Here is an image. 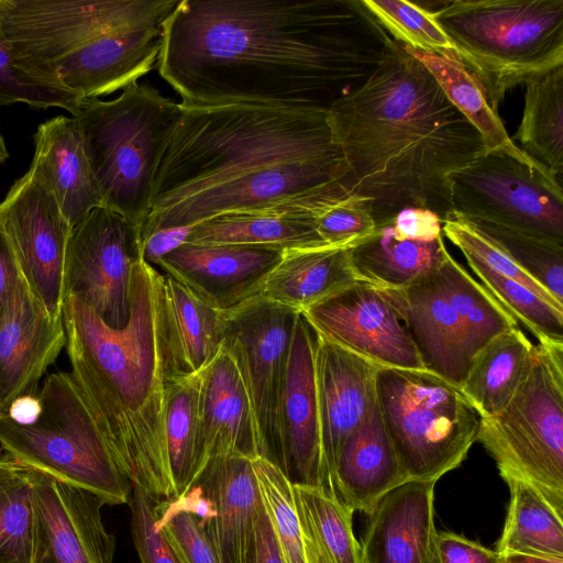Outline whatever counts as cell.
I'll return each mask as SVG.
<instances>
[{
	"instance_id": "cell-8",
	"label": "cell",
	"mask_w": 563,
	"mask_h": 563,
	"mask_svg": "<svg viewBox=\"0 0 563 563\" xmlns=\"http://www.w3.org/2000/svg\"><path fill=\"white\" fill-rule=\"evenodd\" d=\"M27 422L0 416V448L24 465L86 488L108 505L129 504L132 486L118 468L70 373L45 377Z\"/></svg>"
},
{
	"instance_id": "cell-38",
	"label": "cell",
	"mask_w": 563,
	"mask_h": 563,
	"mask_svg": "<svg viewBox=\"0 0 563 563\" xmlns=\"http://www.w3.org/2000/svg\"><path fill=\"white\" fill-rule=\"evenodd\" d=\"M32 545L30 466L0 448V563H31Z\"/></svg>"
},
{
	"instance_id": "cell-50",
	"label": "cell",
	"mask_w": 563,
	"mask_h": 563,
	"mask_svg": "<svg viewBox=\"0 0 563 563\" xmlns=\"http://www.w3.org/2000/svg\"><path fill=\"white\" fill-rule=\"evenodd\" d=\"M195 225L158 229L142 240V260L153 267L172 251L188 241Z\"/></svg>"
},
{
	"instance_id": "cell-21",
	"label": "cell",
	"mask_w": 563,
	"mask_h": 563,
	"mask_svg": "<svg viewBox=\"0 0 563 563\" xmlns=\"http://www.w3.org/2000/svg\"><path fill=\"white\" fill-rule=\"evenodd\" d=\"M283 252L263 246L184 243L165 255L156 269L224 311L255 295Z\"/></svg>"
},
{
	"instance_id": "cell-46",
	"label": "cell",
	"mask_w": 563,
	"mask_h": 563,
	"mask_svg": "<svg viewBox=\"0 0 563 563\" xmlns=\"http://www.w3.org/2000/svg\"><path fill=\"white\" fill-rule=\"evenodd\" d=\"M156 499L132 486L131 533L141 563H184L165 534L156 527Z\"/></svg>"
},
{
	"instance_id": "cell-20",
	"label": "cell",
	"mask_w": 563,
	"mask_h": 563,
	"mask_svg": "<svg viewBox=\"0 0 563 563\" xmlns=\"http://www.w3.org/2000/svg\"><path fill=\"white\" fill-rule=\"evenodd\" d=\"M201 519L221 563H242L262 495L253 460L210 459L180 497Z\"/></svg>"
},
{
	"instance_id": "cell-49",
	"label": "cell",
	"mask_w": 563,
	"mask_h": 563,
	"mask_svg": "<svg viewBox=\"0 0 563 563\" xmlns=\"http://www.w3.org/2000/svg\"><path fill=\"white\" fill-rule=\"evenodd\" d=\"M440 563H500V555L478 542L453 532H435Z\"/></svg>"
},
{
	"instance_id": "cell-48",
	"label": "cell",
	"mask_w": 563,
	"mask_h": 563,
	"mask_svg": "<svg viewBox=\"0 0 563 563\" xmlns=\"http://www.w3.org/2000/svg\"><path fill=\"white\" fill-rule=\"evenodd\" d=\"M387 223L400 240L431 242L443 238L441 219L428 209H402Z\"/></svg>"
},
{
	"instance_id": "cell-40",
	"label": "cell",
	"mask_w": 563,
	"mask_h": 563,
	"mask_svg": "<svg viewBox=\"0 0 563 563\" xmlns=\"http://www.w3.org/2000/svg\"><path fill=\"white\" fill-rule=\"evenodd\" d=\"M470 267L481 284L517 320L522 322L538 342L563 343V308H559L517 280L509 278L464 252Z\"/></svg>"
},
{
	"instance_id": "cell-41",
	"label": "cell",
	"mask_w": 563,
	"mask_h": 563,
	"mask_svg": "<svg viewBox=\"0 0 563 563\" xmlns=\"http://www.w3.org/2000/svg\"><path fill=\"white\" fill-rule=\"evenodd\" d=\"M467 221L563 303V243L492 222Z\"/></svg>"
},
{
	"instance_id": "cell-26",
	"label": "cell",
	"mask_w": 563,
	"mask_h": 563,
	"mask_svg": "<svg viewBox=\"0 0 563 563\" xmlns=\"http://www.w3.org/2000/svg\"><path fill=\"white\" fill-rule=\"evenodd\" d=\"M405 483L407 478L376 401L339 451L335 494L353 511L369 515L389 492Z\"/></svg>"
},
{
	"instance_id": "cell-3",
	"label": "cell",
	"mask_w": 563,
	"mask_h": 563,
	"mask_svg": "<svg viewBox=\"0 0 563 563\" xmlns=\"http://www.w3.org/2000/svg\"><path fill=\"white\" fill-rule=\"evenodd\" d=\"M327 118L347 166L343 180L369 201L376 225L406 208L452 218L451 174L485 153L477 130L393 37L373 74Z\"/></svg>"
},
{
	"instance_id": "cell-54",
	"label": "cell",
	"mask_w": 563,
	"mask_h": 563,
	"mask_svg": "<svg viewBox=\"0 0 563 563\" xmlns=\"http://www.w3.org/2000/svg\"><path fill=\"white\" fill-rule=\"evenodd\" d=\"M9 157V152L7 150V145L4 143V139L1 134L0 129V163H3Z\"/></svg>"
},
{
	"instance_id": "cell-17",
	"label": "cell",
	"mask_w": 563,
	"mask_h": 563,
	"mask_svg": "<svg viewBox=\"0 0 563 563\" xmlns=\"http://www.w3.org/2000/svg\"><path fill=\"white\" fill-rule=\"evenodd\" d=\"M317 333L299 313L276 410V465L291 484L320 486L321 439L314 373Z\"/></svg>"
},
{
	"instance_id": "cell-53",
	"label": "cell",
	"mask_w": 563,
	"mask_h": 563,
	"mask_svg": "<svg viewBox=\"0 0 563 563\" xmlns=\"http://www.w3.org/2000/svg\"><path fill=\"white\" fill-rule=\"evenodd\" d=\"M427 563H440L434 539H433L431 548H430L429 558H428Z\"/></svg>"
},
{
	"instance_id": "cell-24",
	"label": "cell",
	"mask_w": 563,
	"mask_h": 563,
	"mask_svg": "<svg viewBox=\"0 0 563 563\" xmlns=\"http://www.w3.org/2000/svg\"><path fill=\"white\" fill-rule=\"evenodd\" d=\"M439 264L401 289L405 323L424 369L460 388L472 355Z\"/></svg>"
},
{
	"instance_id": "cell-1",
	"label": "cell",
	"mask_w": 563,
	"mask_h": 563,
	"mask_svg": "<svg viewBox=\"0 0 563 563\" xmlns=\"http://www.w3.org/2000/svg\"><path fill=\"white\" fill-rule=\"evenodd\" d=\"M389 37L362 0H180L157 68L185 106L328 111L373 74Z\"/></svg>"
},
{
	"instance_id": "cell-23",
	"label": "cell",
	"mask_w": 563,
	"mask_h": 563,
	"mask_svg": "<svg viewBox=\"0 0 563 563\" xmlns=\"http://www.w3.org/2000/svg\"><path fill=\"white\" fill-rule=\"evenodd\" d=\"M330 191L318 187L260 210L224 213L196 224L186 243L263 246L278 250L330 246L314 219L329 206Z\"/></svg>"
},
{
	"instance_id": "cell-25",
	"label": "cell",
	"mask_w": 563,
	"mask_h": 563,
	"mask_svg": "<svg viewBox=\"0 0 563 563\" xmlns=\"http://www.w3.org/2000/svg\"><path fill=\"white\" fill-rule=\"evenodd\" d=\"M437 482H407L389 492L368 515L363 563H427L435 536Z\"/></svg>"
},
{
	"instance_id": "cell-27",
	"label": "cell",
	"mask_w": 563,
	"mask_h": 563,
	"mask_svg": "<svg viewBox=\"0 0 563 563\" xmlns=\"http://www.w3.org/2000/svg\"><path fill=\"white\" fill-rule=\"evenodd\" d=\"M34 141L32 163L49 183L71 228L93 209L104 207L74 117L58 115L43 122Z\"/></svg>"
},
{
	"instance_id": "cell-7",
	"label": "cell",
	"mask_w": 563,
	"mask_h": 563,
	"mask_svg": "<svg viewBox=\"0 0 563 563\" xmlns=\"http://www.w3.org/2000/svg\"><path fill=\"white\" fill-rule=\"evenodd\" d=\"M432 16L495 110L507 91L563 65V0H454Z\"/></svg>"
},
{
	"instance_id": "cell-39",
	"label": "cell",
	"mask_w": 563,
	"mask_h": 563,
	"mask_svg": "<svg viewBox=\"0 0 563 563\" xmlns=\"http://www.w3.org/2000/svg\"><path fill=\"white\" fill-rule=\"evenodd\" d=\"M82 99L22 57L5 37L0 21V108L23 102L35 109L60 108L74 117Z\"/></svg>"
},
{
	"instance_id": "cell-45",
	"label": "cell",
	"mask_w": 563,
	"mask_h": 563,
	"mask_svg": "<svg viewBox=\"0 0 563 563\" xmlns=\"http://www.w3.org/2000/svg\"><path fill=\"white\" fill-rule=\"evenodd\" d=\"M314 224L325 244L346 249L365 241L377 228L369 201L353 191L319 212Z\"/></svg>"
},
{
	"instance_id": "cell-47",
	"label": "cell",
	"mask_w": 563,
	"mask_h": 563,
	"mask_svg": "<svg viewBox=\"0 0 563 563\" xmlns=\"http://www.w3.org/2000/svg\"><path fill=\"white\" fill-rule=\"evenodd\" d=\"M242 563H285L263 500L249 533Z\"/></svg>"
},
{
	"instance_id": "cell-42",
	"label": "cell",
	"mask_w": 563,
	"mask_h": 563,
	"mask_svg": "<svg viewBox=\"0 0 563 563\" xmlns=\"http://www.w3.org/2000/svg\"><path fill=\"white\" fill-rule=\"evenodd\" d=\"M253 467L285 563H306L292 484L264 457L253 460Z\"/></svg>"
},
{
	"instance_id": "cell-29",
	"label": "cell",
	"mask_w": 563,
	"mask_h": 563,
	"mask_svg": "<svg viewBox=\"0 0 563 563\" xmlns=\"http://www.w3.org/2000/svg\"><path fill=\"white\" fill-rule=\"evenodd\" d=\"M163 275V331L169 376L194 374L221 350L222 311Z\"/></svg>"
},
{
	"instance_id": "cell-32",
	"label": "cell",
	"mask_w": 563,
	"mask_h": 563,
	"mask_svg": "<svg viewBox=\"0 0 563 563\" xmlns=\"http://www.w3.org/2000/svg\"><path fill=\"white\" fill-rule=\"evenodd\" d=\"M446 253L443 238L431 242L400 240L388 223L377 225L369 238L350 249L358 280L391 289L406 288Z\"/></svg>"
},
{
	"instance_id": "cell-30",
	"label": "cell",
	"mask_w": 563,
	"mask_h": 563,
	"mask_svg": "<svg viewBox=\"0 0 563 563\" xmlns=\"http://www.w3.org/2000/svg\"><path fill=\"white\" fill-rule=\"evenodd\" d=\"M405 47L424 65L451 103L477 130L485 153L505 154L545 175L555 176L514 143L497 110L489 103L483 85L454 53H433L406 45Z\"/></svg>"
},
{
	"instance_id": "cell-44",
	"label": "cell",
	"mask_w": 563,
	"mask_h": 563,
	"mask_svg": "<svg viewBox=\"0 0 563 563\" xmlns=\"http://www.w3.org/2000/svg\"><path fill=\"white\" fill-rule=\"evenodd\" d=\"M156 527L184 563H221L200 517L180 498L156 501Z\"/></svg>"
},
{
	"instance_id": "cell-16",
	"label": "cell",
	"mask_w": 563,
	"mask_h": 563,
	"mask_svg": "<svg viewBox=\"0 0 563 563\" xmlns=\"http://www.w3.org/2000/svg\"><path fill=\"white\" fill-rule=\"evenodd\" d=\"M31 563H113L115 541L102 521L101 496L30 467Z\"/></svg>"
},
{
	"instance_id": "cell-28",
	"label": "cell",
	"mask_w": 563,
	"mask_h": 563,
	"mask_svg": "<svg viewBox=\"0 0 563 563\" xmlns=\"http://www.w3.org/2000/svg\"><path fill=\"white\" fill-rule=\"evenodd\" d=\"M357 279L350 249L320 246L284 250L253 297L299 313L332 297Z\"/></svg>"
},
{
	"instance_id": "cell-33",
	"label": "cell",
	"mask_w": 563,
	"mask_h": 563,
	"mask_svg": "<svg viewBox=\"0 0 563 563\" xmlns=\"http://www.w3.org/2000/svg\"><path fill=\"white\" fill-rule=\"evenodd\" d=\"M306 563H363L353 510L319 486L292 484Z\"/></svg>"
},
{
	"instance_id": "cell-19",
	"label": "cell",
	"mask_w": 563,
	"mask_h": 563,
	"mask_svg": "<svg viewBox=\"0 0 563 563\" xmlns=\"http://www.w3.org/2000/svg\"><path fill=\"white\" fill-rule=\"evenodd\" d=\"M65 345L62 318L48 313L22 276L0 317V416L37 393Z\"/></svg>"
},
{
	"instance_id": "cell-15",
	"label": "cell",
	"mask_w": 563,
	"mask_h": 563,
	"mask_svg": "<svg viewBox=\"0 0 563 563\" xmlns=\"http://www.w3.org/2000/svg\"><path fill=\"white\" fill-rule=\"evenodd\" d=\"M301 313L318 335L379 366L424 369L405 323L401 289L356 280Z\"/></svg>"
},
{
	"instance_id": "cell-12",
	"label": "cell",
	"mask_w": 563,
	"mask_h": 563,
	"mask_svg": "<svg viewBox=\"0 0 563 563\" xmlns=\"http://www.w3.org/2000/svg\"><path fill=\"white\" fill-rule=\"evenodd\" d=\"M142 260V228L106 207L71 229L65 261V297L71 296L107 325L121 329L130 314L133 272Z\"/></svg>"
},
{
	"instance_id": "cell-37",
	"label": "cell",
	"mask_w": 563,
	"mask_h": 563,
	"mask_svg": "<svg viewBox=\"0 0 563 563\" xmlns=\"http://www.w3.org/2000/svg\"><path fill=\"white\" fill-rule=\"evenodd\" d=\"M439 268L448 297L462 320L472 358L492 338L518 327V321L449 252Z\"/></svg>"
},
{
	"instance_id": "cell-13",
	"label": "cell",
	"mask_w": 563,
	"mask_h": 563,
	"mask_svg": "<svg viewBox=\"0 0 563 563\" xmlns=\"http://www.w3.org/2000/svg\"><path fill=\"white\" fill-rule=\"evenodd\" d=\"M298 314L261 297L222 311L221 347L234 361L251 399L261 457L275 465L277 401Z\"/></svg>"
},
{
	"instance_id": "cell-2",
	"label": "cell",
	"mask_w": 563,
	"mask_h": 563,
	"mask_svg": "<svg viewBox=\"0 0 563 563\" xmlns=\"http://www.w3.org/2000/svg\"><path fill=\"white\" fill-rule=\"evenodd\" d=\"M180 106L142 240L158 229L271 207L347 176L327 111L256 103Z\"/></svg>"
},
{
	"instance_id": "cell-4",
	"label": "cell",
	"mask_w": 563,
	"mask_h": 563,
	"mask_svg": "<svg viewBox=\"0 0 563 563\" xmlns=\"http://www.w3.org/2000/svg\"><path fill=\"white\" fill-rule=\"evenodd\" d=\"M163 284L164 275L140 260L121 329L110 328L71 296L62 309L70 375L120 472L156 500L173 498L165 439L169 369Z\"/></svg>"
},
{
	"instance_id": "cell-18",
	"label": "cell",
	"mask_w": 563,
	"mask_h": 563,
	"mask_svg": "<svg viewBox=\"0 0 563 563\" xmlns=\"http://www.w3.org/2000/svg\"><path fill=\"white\" fill-rule=\"evenodd\" d=\"M380 366L317 334L314 373L321 439V482L335 497L334 470L349 434L376 405Z\"/></svg>"
},
{
	"instance_id": "cell-9",
	"label": "cell",
	"mask_w": 563,
	"mask_h": 563,
	"mask_svg": "<svg viewBox=\"0 0 563 563\" xmlns=\"http://www.w3.org/2000/svg\"><path fill=\"white\" fill-rule=\"evenodd\" d=\"M476 441L504 481L529 484L563 515V343L534 345L527 376L500 412L481 418Z\"/></svg>"
},
{
	"instance_id": "cell-6",
	"label": "cell",
	"mask_w": 563,
	"mask_h": 563,
	"mask_svg": "<svg viewBox=\"0 0 563 563\" xmlns=\"http://www.w3.org/2000/svg\"><path fill=\"white\" fill-rule=\"evenodd\" d=\"M180 103L134 82L111 100L84 98L76 119L103 206L143 228Z\"/></svg>"
},
{
	"instance_id": "cell-5",
	"label": "cell",
	"mask_w": 563,
	"mask_h": 563,
	"mask_svg": "<svg viewBox=\"0 0 563 563\" xmlns=\"http://www.w3.org/2000/svg\"><path fill=\"white\" fill-rule=\"evenodd\" d=\"M180 0H0L19 54L81 98L134 84L157 63Z\"/></svg>"
},
{
	"instance_id": "cell-34",
	"label": "cell",
	"mask_w": 563,
	"mask_h": 563,
	"mask_svg": "<svg viewBox=\"0 0 563 563\" xmlns=\"http://www.w3.org/2000/svg\"><path fill=\"white\" fill-rule=\"evenodd\" d=\"M522 119L515 139L556 177L563 172V65L526 84Z\"/></svg>"
},
{
	"instance_id": "cell-22",
	"label": "cell",
	"mask_w": 563,
	"mask_h": 563,
	"mask_svg": "<svg viewBox=\"0 0 563 563\" xmlns=\"http://www.w3.org/2000/svg\"><path fill=\"white\" fill-rule=\"evenodd\" d=\"M198 409V473L216 456H261L251 399L234 361L222 347L199 373Z\"/></svg>"
},
{
	"instance_id": "cell-36",
	"label": "cell",
	"mask_w": 563,
	"mask_h": 563,
	"mask_svg": "<svg viewBox=\"0 0 563 563\" xmlns=\"http://www.w3.org/2000/svg\"><path fill=\"white\" fill-rule=\"evenodd\" d=\"M199 372L168 376L165 439L173 498L191 485L199 466Z\"/></svg>"
},
{
	"instance_id": "cell-31",
	"label": "cell",
	"mask_w": 563,
	"mask_h": 563,
	"mask_svg": "<svg viewBox=\"0 0 563 563\" xmlns=\"http://www.w3.org/2000/svg\"><path fill=\"white\" fill-rule=\"evenodd\" d=\"M534 344L518 328L492 338L473 356L460 389L481 418L500 412L527 376Z\"/></svg>"
},
{
	"instance_id": "cell-51",
	"label": "cell",
	"mask_w": 563,
	"mask_h": 563,
	"mask_svg": "<svg viewBox=\"0 0 563 563\" xmlns=\"http://www.w3.org/2000/svg\"><path fill=\"white\" fill-rule=\"evenodd\" d=\"M21 278L22 273L14 251L0 224V317Z\"/></svg>"
},
{
	"instance_id": "cell-11",
	"label": "cell",
	"mask_w": 563,
	"mask_h": 563,
	"mask_svg": "<svg viewBox=\"0 0 563 563\" xmlns=\"http://www.w3.org/2000/svg\"><path fill=\"white\" fill-rule=\"evenodd\" d=\"M450 183L454 217L563 243V194L558 177L505 154L483 153L451 174Z\"/></svg>"
},
{
	"instance_id": "cell-43",
	"label": "cell",
	"mask_w": 563,
	"mask_h": 563,
	"mask_svg": "<svg viewBox=\"0 0 563 563\" xmlns=\"http://www.w3.org/2000/svg\"><path fill=\"white\" fill-rule=\"evenodd\" d=\"M390 37L404 45L433 53H454L432 13L406 0H362Z\"/></svg>"
},
{
	"instance_id": "cell-52",
	"label": "cell",
	"mask_w": 563,
	"mask_h": 563,
	"mask_svg": "<svg viewBox=\"0 0 563 563\" xmlns=\"http://www.w3.org/2000/svg\"><path fill=\"white\" fill-rule=\"evenodd\" d=\"M500 555V563H563V559L545 558L522 553H505Z\"/></svg>"
},
{
	"instance_id": "cell-10",
	"label": "cell",
	"mask_w": 563,
	"mask_h": 563,
	"mask_svg": "<svg viewBox=\"0 0 563 563\" xmlns=\"http://www.w3.org/2000/svg\"><path fill=\"white\" fill-rule=\"evenodd\" d=\"M375 387L407 482H437L462 464L481 417L459 387L426 369L383 366Z\"/></svg>"
},
{
	"instance_id": "cell-35",
	"label": "cell",
	"mask_w": 563,
	"mask_h": 563,
	"mask_svg": "<svg viewBox=\"0 0 563 563\" xmlns=\"http://www.w3.org/2000/svg\"><path fill=\"white\" fill-rule=\"evenodd\" d=\"M510 501L496 552L563 559V515L532 486L507 479Z\"/></svg>"
},
{
	"instance_id": "cell-14",
	"label": "cell",
	"mask_w": 563,
	"mask_h": 563,
	"mask_svg": "<svg viewBox=\"0 0 563 563\" xmlns=\"http://www.w3.org/2000/svg\"><path fill=\"white\" fill-rule=\"evenodd\" d=\"M0 224L27 286L52 317L62 318L66 251L73 228L35 164L31 163L0 202Z\"/></svg>"
}]
</instances>
